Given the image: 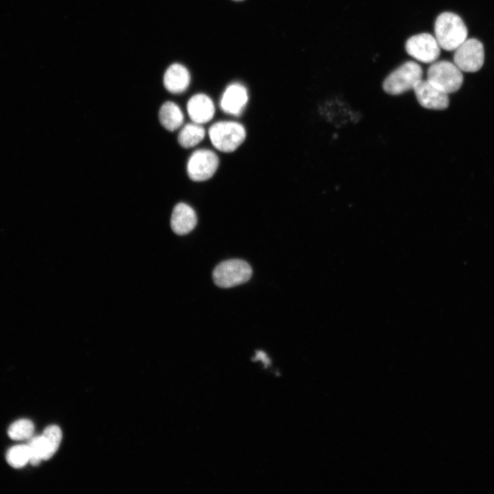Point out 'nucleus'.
I'll return each mask as SVG.
<instances>
[{
	"mask_svg": "<svg viewBox=\"0 0 494 494\" xmlns=\"http://www.w3.org/2000/svg\"><path fill=\"white\" fill-rule=\"evenodd\" d=\"M435 38L440 48L455 50L467 38L468 31L463 20L456 14L445 12L438 16L434 24Z\"/></svg>",
	"mask_w": 494,
	"mask_h": 494,
	"instance_id": "1",
	"label": "nucleus"
},
{
	"mask_svg": "<svg viewBox=\"0 0 494 494\" xmlns=\"http://www.w3.org/2000/svg\"><path fill=\"white\" fill-rule=\"evenodd\" d=\"M209 136L213 147L222 152L230 153L244 143L246 131L239 122L221 121L211 126Z\"/></svg>",
	"mask_w": 494,
	"mask_h": 494,
	"instance_id": "2",
	"label": "nucleus"
},
{
	"mask_svg": "<svg viewBox=\"0 0 494 494\" xmlns=\"http://www.w3.org/2000/svg\"><path fill=\"white\" fill-rule=\"evenodd\" d=\"M421 66L408 61L391 72L383 82V89L388 94L397 95L413 89L423 78Z\"/></svg>",
	"mask_w": 494,
	"mask_h": 494,
	"instance_id": "3",
	"label": "nucleus"
},
{
	"mask_svg": "<svg viewBox=\"0 0 494 494\" xmlns=\"http://www.w3.org/2000/svg\"><path fill=\"white\" fill-rule=\"evenodd\" d=\"M427 80L447 94L457 91L463 82L462 71L447 60L435 61L427 72Z\"/></svg>",
	"mask_w": 494,
	"mask_h": 494,
	"instance_id": "4",
	"label": "nucleus"
},
{
	"mask_svg": "<svg viewBox=\"0 0 494 494\" xmlns=\"http://www.w3.org/2000/svg\"><path fill=\"white\" fill-rule=\"evenodd\" d=\"M252 276V268L245 261L233 259L220 263L213 270V279L223 288L234 287L247 282Z\"/></svg>",
	"mask_w": 494,
	"mask_h": 494,
	"instance_id": "5",
	"label": "nucleus"
},
{
	"mask_svg": "<svg viewBox=\"0 0 494 494\" xmlns=\"http://www.w3.org/2000/svg\"><path fill=\"white\" fill-rule=\"evenodd\" d=\"M218 166L219 158L213 151L200 149L189 156L187 172L191 180L202 182L210 179L216 172Z\"/></svg>",
	"mask_w": 494,
	"mask_h": 494,
	"instance_id": "6",
	"label": "nucleus"
},
{
	"mask_svg": "<svg viewBox=\"0 0 494 494\" xmlns=\"http://www.w3.org/2000/svg\"><path fill=\"white\" fill-rule=\"evenodd\" d=\"M454 51V63L462 71L475 72L482 68L484 61V49L479 40L467 38Z\"/></svg>",
	"mask_w": 494,
	"mask_h": 494,
	"instance_id": "7",
	"label": "nucleus"
},
{
	"mask_svg": "<svg viewBox=\"0 0 494 494\" xmlns=\"http://www.w3.org/2000/svg\"><path fill=\"white\" fill-rule=\"evenodd\" d=\"M407 53L424 63H432L439 57L440 47L435 36L421 33L409 38L405 43Z\"/></svg>",
	"mask_w": 494,
	"mask_h": 494,
	"instance_id": "8",
	"label": "nucleus"
},
{
	"mask_svg": "<svg viewBox=\"0 0 494 494\" xmlns=\"http://www.w3.org/2000/svg\"><path fill=\"white\" fill-rule=\"evenodd\" d=\"M419 103L431 110H443L449 105L448 94L444 93L427 80H421L413 89Z\"/></svg>",
	"mask_w": 494,
	"mask_h": 494,
	"instance_id": "9",
	"label": "nucleus"
},
{
	"mask_svg": "<svg viewBox=\"0 0 494 494\" xmlns=\"http://www.w3.org/2000/svg\"><path fill=\"white\" fill-rule=\"evenodd\" d=\"M248 101L246 88L239 83L228 85L220 102V108L226 114L239 116L244 110Z\"/></svg>",
	"mask_w": 494,
	"mask_h": 494,
	"instance_id": "10",
	"label": "nucleus"
},
{
	"mask_svg": "<svg viewBox=\"0 0 494 494\" xmlns=\"http://www.w3.org/2000/svg\"><path fill=\"white\" fill-rule=\"evenodd\" d=\"M187 110L191 120L201 125L210 121L215 112L213 100L204 93L193 95L187 102Z\"/></svg>",
	"mask_w": 494,
	"mask_h": 494,
	"instance_id": "11",
	"label": "nucleus"
},
{
	"mask_svg": "<svg viewBox=\"0 0 494 494\" xmlns=\"http://www.w3.org/2000/svg\"><path fill=\"white\" fill-rule=\"evenodd\" d=\"M197 215L192 207L184 202L177 204L172 211L171 227L179 235L190 233L197 224Z\"/></svg>",
	"mask_w": 494,
	"mask_h": 494,
	"instance_id": "12",
	"label": "nucleus"
},
{
	"mask_svg": "<svg viewBox=\"0 0 494 494\" xmlns=\"http://www.w3.org/2000/svg\"><path fill=\"white\" fill-rule=\"evenodd\" d=\"M190 80V74L187 68L178 63L171 64L167 69L163 77L165 88L174 94L185 91Z\"/></svg>",
	"mask_w": 494,
	"mask_h": 494,
	"instance_id": "13",
	"label": "nucleus"
},
{
	"mask_svg": "<svg viewBox=\"0 0 494 494\" xmlns=\"http://www.w3.org/2000/svg\"><path fill=\"white\" fill-rule=\"evenodd\" d=\"M158 118L163 127L171 132L179 128L184 121L181 109L172 102H166L161 106Z\"/></svg>",
	"mask_w": 494,
	"mask_h": 494,
	"instance_id": "14",
	"label": "nucleus"
},
{
	"mask_svg": "<svg viewBox=\"0 0 494 494\" xmlns=\"http://www.w3.org/2000/svg\"><path fill=\"white\" fill-rule=\"evenodd\" d=\"M205 130L201 124L189 123L180 130L178 141L184 148H191L200 143L205 137Z\"/></svg>",
	"mask_w": 494,
	"mask_h": 494,
	"instance_id": "15",
	"label": "nucleus"
},
{
	"mask_svg": "<svg viewBox=\"0 0 494 494\" xmlns=\"http://www.w3.org/2000/svg\"><path fill=\"white\" fill-rule=\"evenodd\" d=\"M41 438L44 451L43 460H47L54 456L60 446L62 440L61 430L57 425H49L45 429Z\"/></svg>",
	"mask_w": 494,
	"mask_h": 494,
	"instance_id": "16",
	"label": "nucleus"
},
{
	"mask_svg": "<svg viewBox=\"0 0 494 494\" xmlns=\"http://www.w3.org/2000/svg\"><path fill=\"white\" fill-rule=\"evenodd\" d=\"M34 430L33 423L26 419H19L10 425L8 430L9 437L15 440L32 438Z\"/></svg>",
	"mask_w": 494,
	"mask_h": 494,
	"instance_id": "17",
	"label": "nucleus"
},
{
	"mask_svg": "<svg viewBox=\"0 0 494 494\" xmlns=\"http://www.w3.org/2000/svg\"><path fill=\"white\" fill-rule=\"evenodd\" d=\"M6 460L12 467L19 469L30 462L27 445H19L11 447L6 453Z\"/></svg>",
	"mask_w": 494,
	"mask_h": 494,
	"instance_id": "18",
	"label": "nucleus"
},
{
	"mask_svg": "<svg viewBox=\"0 0 494 494\" xmlns=\"http://www.w3.org/2000/svg\"><path fill=\"white\" fill-rule=\"evenodd\" d=\"M30 451V462L32 465H38L43 460L44 451L41 436L33 437L27 444Z\"/></svg>",
	"mask_w": 494,
	"mask_h": 494,
	"instance_id": "19",
	"label": "nucleus"
},
{
	"mask_svg": "<svg viewBox=\"0 0 494 494\" xmlns=\"http://www.w3.org/2000/svg\"><path fill=\"white\" fill-rule=\"evenodd\" d=\"M233 1H243V0H233Z\"/></svg>",
	"mask_w": 494,
	"mask_h": 494,
	"instance_id": "20",
	"label": "nucleus"
}]
</instances>
